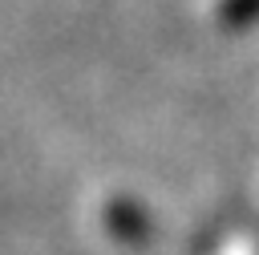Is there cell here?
<instances>
[{
  "label": "cell",
  "instance_id": "cell-1",
  "mask_svg": "<svg viewBox=\"0 0 259 255\" xmlns=\"http://www.w3.org/2000/svg\"><path fill=\"white\" fill-rule=\"evenodd\" d=\"M105 227H109V235H113V239H121V243H130V247L146 243V239H150V231H154V223H150L146 206H142V202H134V198H113V202L105 206Z\"/></svg>",
  "mask_w": 259,
  "mask_h": 255
},
{
  "label": "cell",
  "instance_id": "cell-2",
  "mask_svg": "<svg viewBox=\"0 0 259 255\" xmlns=\"http://www.w3.org/2000/svg\"><path fill=\"white\" fill-rule=\"evenodd\" d=\"M214 20L227 32H247L259 24V0H219L214 4Z\"/></svg>",
  "mask_w": 259,
  "mask_h": 255
}]
</instances>
